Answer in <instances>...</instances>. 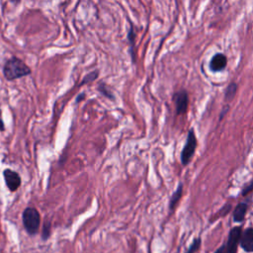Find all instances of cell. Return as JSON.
Returning a JSON list of instances; mask_svg holds the SVG:
<instances>
[{
  "instance_id": "6da1fadb",
  "label": "cell",
  "mask_w": 253,
  "mask_h": 253,
  "mask_svg": "<svg viewBox=\"0 0 253 253\" xmlns=\"http://www.w3.org/2000/svg\"><path fill=\"white\" fill-rule=\"evenodd\" d=\"M31 72V69L22 60L16 57H12L8 60L3 67V74L8 81L30 75Z\"/></svg>"
},
{
  "instance_id": "7a4b0ae2",
  "label": "cell",
  "mask_w": 253,
  "mask_h": 253,
  "mask_svg": "<svg viewBox=\"0 0 253 253\" xmlns=\"http://www.w3.org/2000/svg\"><path fill=\"white\" fill-rule=\"evenodd\" d=\"M22 219L26 231L30 235H35L38 232L41 224V216L38 210L35 208L25 209L23 212Z\"/></svg>"
},
{
  "instance_id": "3957f363",
  "label": "cell",
  "mask_w": 253,
  "mask_h": 253,
  "mask_svg": "<svg viewBox=\"0 0 253 253\" xmlns=\"http://www.w3.org/2000/svg\"><path fill=\"white\" fill-rule=\"evenodd\" d=\"M196 146H197V140H196L194 132L191 130L188 133L187 142H186V145L181 153V161L184 165H187L189 163V161L192 159L193 154L196 150Z\"/></svg>"
},
{
  "instance_id": "277c9868",
  "label": "cell",
  "mask_w": 253,
  "mask_h": 253,
  "mask_svg": "<svg viewBox=\"0 0 253 253\" xmlns=\"http://www.w3.org/2000/svg\"><path fill=\"white\" fill-rule=\"evenodd\" d=\"M3 176H4L5 184L11 192H15L20 188L22 180L20 175L16 171H13L7 168L3 171Z\"/></svg>"
},
{
  "instance_id": "5b68a950",
  "label": "cell",
  "mask_w": 253,
  "mask_h": 253,
  "mask_svg": "<svg viewBox=\"0 0 253 253\" xmlns=\"http://www.w3.org/2000/svg\"><path fill=\"white\" fill-rule=\"evenodd\" d=\"M173 98L175 101L177 115H183L184 113H186L189 103L188 93L185 90H180L174 94Z\"/></svg>"
},
{
  "instance_id": "8992f818",
  "label": "cell",
  "mask_w": 253,
  "mask_h": 253,
  "mask_svg": "<svg viewBox=\"0 0 253 253\" xmlns=\"http://www.w3.org/2000/svg\"><path fill=\"white\" fill-rule=\"evenodd\" d=\"M227 66V58L221 53L216 54L209 63V68L213 72H219L225 70Z\"/></svg>"
},
{
  "instance_id": "52a82bcc",
  "label": "cell",
  "mask_w": 253,
  "mask_h": 253,
  "mask_svg": "<svg viewBox=\"0 0 253 253\" xmlns=\"http://www.w3.org/2000/svg\"><path fill=\"white\" fill-rule=\"evenodd\" d=\"M241 236V228L240 227H234L229 232L227 245L225 247V251L223 253H236L237 244L240 241Z\"/></svg>"
},
{
  "instance_id": "ba28073f",
  "label": "cell",
  "mask_w": 253,
  "mask_h": 253,
  "mask_svg": "<svg viewBox=\"0 0 253 253\" xmlns=\"http://www.w3.org/2000/svg\"><path fill=\"white\" fill-rule=\"evenodd\" d=\"M239 242L246 252H253V228H247L241 233Z\"/></svg>"
},
{
  "instance_id": "9c48e42d",
  "label": "cell",
  "mask_w": 253,
  "mask_h": 253,
  "mask_svg": "<svg viewBox=\"0 0 253 253\" xmlns=\"http://www.w3.org/2000/svg\"><path fill=\"white\" fill-rule=\"evenodd\" d=\"M246 211H247V205L244 204V203L239 204V205L235 208L234 213H233V219H234V221H237V222L242 221V220L244 219Z\"/></svg>"
},
{
  "instance_id": "30bf717a",
  "label": "cell",
  "mask_w": 253,
  "mask_h": 253,
  "mask_svg": "<svg viewBox=\"0 0 253 253\" xmlns=\"http://www.w3.org/2000/svg\"><path fill=\"white\" fill-rule=\"evenodd\" d=\"M182 191H183V187H182V184H179L177 190L173 193L172 197H171V200H170V210H173L177 203L179 202V200L181 199V196H182Z\"/></svg>"
},
{
  "instance_id": "8fae6325",
  "label": "cell",
  "mask_w": 253,
  "mask_h": 253,
  "mask_svg": "<svg viewBox=\"0 0 253 253\" xmlns=\"http://www.w3.org/2000/svg\"><path fill=\"white\" fill-rule=\"evenodd\" d=\"M236 91H237V84L234 83V82L230 83V84L226 87L225 92H224V98H225V100H226V101H231V100L234 98V96H235V94H236Z\"/></svg>"
},
{
  "instance_id": "7c38bea8",
  "label": "cell",
  "mask_w": 253,
  "mask_h": 253,
  "mask_svg": "<svg viewBox=\"0 0 253 253\" xmlns=\"http://www.w3.org/2000/svg\"><path fill=\"white\" fill-rule=\"evenodd\" d=\"M135 37H136V34H135V31H134V26H133V24H131V26H130V31H129V34H128V39H129L130 46H131V56H132L133 63H135V62H136V59H135V53H134V48H135Z\"/></svg>"
},
{
  "instance_id": "4fadbf2b",
  "label": "cell",
  "mask_w": 253,
  "mask_h": 253,
  "mask_svg": "<svg viewBox=\"0 0 253 253\" xmlns=\"http://www.w3.org/2000/svg\"><path fill=\"white\" fill-rule=\"evenodd\" d=\"M98 91L102 94V95H104L105 97H107L108 99H110V100H115V96H114V94H113V92L110 90V88L105 84V83H100L99 84V86H98Z\"/></svg>"
},
{
  "instance_id": "5bb4252c",
  "label": "cell",
  "mask_w": 253,
  "mask_h": 253,
  "mask_svg": "<svg viewBox=\"0 0 253 253\" xmlns=\"http://www.w3.org/2000/svg\"><path fill=\"white\" fill-rule=\"evenodd\" d=\"M98 75H99L98 71H95V72H92L88 73V74L83 78V80H82V82H81L80 85H83V84L89 83V82H91V81H94L95 79H97Z\"/></svg>"
},
{
  "instance_id": "9a60e30c",
  "label": "cell",
  "mask_w": 253,
  "mask_h": 253,
  "mask_svg": "<svg viewBox=\"0 0 253 253\" xmlns=\"http://www.w3.org/2000/svg\"><path fill=\"white\" fill-rule=\"evenodd\" d=\"M51 235V223L50 222H46L43 228V233H42V238L44 240H47Z\"/></svg>"
},
{
  "instance_id": "2e32d148",
  "label": "cell",
  "mask_w": 253,
  "mask_h": 253,
  "mask_svg": "<svg viewBox=\"0 0 253 253\" xmlns=\"http://www.w3.org/2000/svg\"><path fill=\"white\" fill-rule=\"evenodd\" d=\"M200 245H201V239H200V238L195 239V240L193 241V243L191 244V246H190V248H189V250H188L187 253H195V252L199 249Z\"/></svg>"
},
{
  "instance_id": "e0dca14e",
  "label": "cell",
  "mask_w": 253,
  "mask_h": 253,
  "mask_svg": "<svg viewBox=\"0 0 253 253\" xmlns=\"http://www.w3.org/2000/svg\"><path fill=\"white\" fill-rule=\"evenodd\" d=\"M84 98H85V93H81V94H79V95L76 97V103H79L80 101L84 100Z\"/></svg>"
},
{
  "instance_id": "ac0fdd59",
  "label": "cell",
  "mask_w": 253,
  "mask_h": 253,
  "mask_svg": "<svg viewBox=\"0 0 253 253\" xmlns=\"http://www.w3.org/2000/svg\"><path fill=\"white\" fill-rule=\"evenodd\" d=\"M5 131V126H4V123L2 121V119L0 118V132H4Z\"/></svg>"
},
{
  "instance_id": "d6986e66",
  "label": "cell",
  "mask_w": 253,
  "mask_h": 253,
  "mask_svg": "<svg viewBox=\"0 0 253 253\" xmlns=\"http://www.w3.org/2000/svg\"><path fill=\"white\" fill-rule=\"evenodd\" d=\"M224 249H225V246H221V247H219L215 253H223V252H224Z\"/></svg>"
},
{
  "instance_id": "ffe728a7",
  "label": "cell",
  "mask_w": 253,
  "mask_h": 253,
  "mask_svg": "<svg viewBox=\"0 0 253 253\" xmlns=\"http://www.w3.org/2000/svg\"><path fill=\"white\" fill-rule=\"evenodd\" d=\"M11 1H12L13 3H15V4H18V3L21 1V0H11Z\"/></svg>"
}]
</instances>
